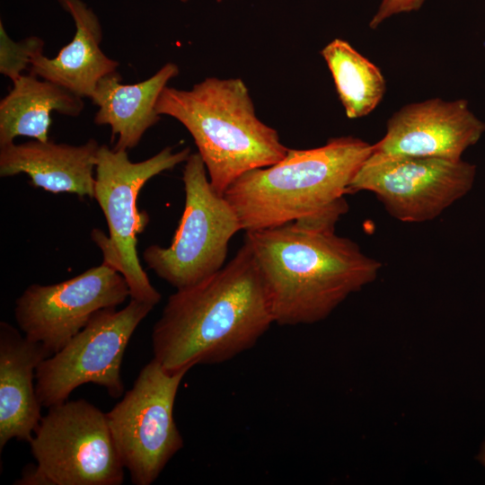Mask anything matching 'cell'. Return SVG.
<instances>
[{"mask_svg": "<svg viewBox=\"0 0 485 485\" xmlns=\"http://www.w3.org/2000/svg\"><path fill=\"white\" fill-rule=\"evenodd\" d=\"M248 242L205 279L172 294L152 332L154 358L168 372L219 364L252 348L274 323Z\"/></svg>", "mask_w": 485, "mask_h": 485, "instance_id": "1", "label": "cell"}, {"mask_svg": "<svg viewBox=\"0 0 485 485\" xmlns=\"http://www.w3.org/2000/svg\"><path fill=\"white\" fill-rule=\"evenodd\" d=\"M275 323L311 324L373 282L382 264L335 230L288 223L246 232Z\"/></svg>", "mask_w": 485, "mask_h": 485, "instance_id": "2", "label": "cell"}, {"mask_svg": "<svg viewBox=\"0 0 485 485\" xmlns=\"http://www.w3.org/2000/svg\"><path fill=\"white\" fill-rule=\"evenodd\" d=\"M372 151L373 145L351 136L315 148H288L279 162L240 176L224 197L245 232L313 216L344 199Z\"/></svg>", "mask_w": 485, "mask_h": 485, "instance_id": "3", "label": "cell"}, {"mask_svg": "<svg viewBox=\"0 0 485 485\" xmlns=\"http://www.w3.org/2000/svg\"><path fill=\"white\" fill-rule=\"evenodd\" d=\"M155 109L187 128L213 189L222 196L240 176L279 162L288 150L277 130L256 116L240 78L207 77L190 90L167 85Z\"/></svg>", "mask_w": 485, "mask_h": 485, "instance_id": "4", "label": "cell"}, {"mask_svg": "<svg viewBox=\"0 0 485 485\" xmlns=\"http://www.w3.org/2000/svg\"><path fill=\"white\" fill-rule=\"evenodd\" d=\"M190 154L189 147L173 152L166 146L148 159L131 162L125 150L101 145L98 151L94 198L107 221L109 236L94 230L93 239L103 253V261L125 278L130 297L154 306L161 294L151 284L137 251V236L145 230L149 216L137 209V199L150 179L185 163Z\"/></svg>", "mask_w": 485, "mask_h": 485, "instance_id": "5", "label": "cell"}, {"mask_svg": "<svg viewBox=\"0 0 485 485\" xmlns=\"http://www.w3.org/2000/svg\"><path fill=\"white\" fill-rule=\"evenodd\" d=\"M37 464L18 485H120L124 465L106 413L89 401H66L48 408L30 442Z\"/></svg>", "mask_w": 485, "mask_h": 485, "instance_id": "6", "label": "cell"}, {"mask_svg": "<svg viewBox=\"0 0 485 485\" xmlns=\"http://www.w3.org/2000/svg\"><path fill=\"white\" fill-rule=\"evenodd\" d=\"M182 181L184 210L170 246L152 244L143 251L148 268L176 289L222 269L231 238L242 230L234 207L213 189L198 153L186 160Z\"/></svg>", "mask_w": 485, "mask_h": 485, "instance_id": "7", "label": "cell"}, {"mask_svg": "<svg viewBox=\"0 0 485 485\" xmlns=\"http://www.w3.org/2000/svg\"><path fill=\"white\" fill-rule=\"evenodd\" d=\"M189 369L166 371L153 358L106 417L132 483L150 485L184 445L173 419L179 386Z\"/></svg>", "mask_w": 485, "mask_h": 485, "instance_id": "8", "label": "cell"}, {"mask_svg": "<svg viewBox=\"0 0 485 485\" xmlns=\"http://www.w3.org/2000/svg\"><path fill=\"white\" fill-rule=\"evenodd\" d=\"M154 306L132 299L122 309L103 308L59 351L36 370V393L43 407L65 402L84 384L105 388L112 398L124 392L121 363L128 341Z\"/></svg>", "mask_w": 485, "mask_h": 485, "instance_id": "9", "label": "cell"}, {"mask_svg": "<svg viewBox=\"0 0 485 485\" xmlns=\"http://www.w3.org/2000/svg\"><path fill=\"white\" fill-rule=\"evenodd\" d=\"M476 167L468 162L373 152L354 176L348 193H374L401 222L438 216L472 188Z\"/></svg>", "mask_w": 485, "mask_h": 485, "instance_id": "10", "label": "cell"}, {"mask_svg": "<svg viewBox=\"0 0 485 485\" xmlns=\"http://www.w3.org/2000/svg\"><path fill=\"white\" fill-rule=\"evenodd\" d=\"M130 296L125 278L103 261L52 285H30L15 302L16 322L50 355L59 351L97 311L117 307Z\"/></svg>", "mask_w": 485, "mask_h": 485, "instance_id": "11", "label": "cell"}, {"mask_svg": "<svg viewBox=\"0 0 485 485\" xmlns=\"http://www.w3.org/2000/svg\"><path fill=\"white\" fill-rule=\"evenodd\" d=\"M484 131L485 123L471 111L466 100L432 98L395 111L384 136L373 145V152L460 160Z\"/></svg>", "mask_w": 485, "mask_h": 485, "instance_id": "12", "label": "cell"}, {"mask_svg": "<svg viewBox=\"0 0 485 485\" xmlns=\"http://www.w3.org/2000/svg\"><path fill=\"white\" fill-rule=\"evenodd\" d=\"M98 141L74 146L33 139L0 146V176L26 173L34 187L51 193H73L94 198Z\"/></svg>", "mask_w": 485, "mask_h": 485, "instance_id": "13", "label": "cell"}, {"mask_svg": "<svg viewBox=\"0 0 485 485\" xmlns=\"http://www.w3.org/2000/svg\"><path fill=\"white\" fill-rule=\"evenodd\" d=\"M51 355L39 342L0 322V449L12 439L31 442L41 404L33 384L39 365Z\"/></svg>", "mask_w": 485, "mask_h": 485, "instance_id": "14", "label": "cell"}, {"mask_svg": "<svg viewBox=\"0 0 485 485\" xmlns=\"http://www.w3.org/2000/svg\"><path fill=\"white\" fill-rule=\"evenodd\" d=\"M75 26L72 40L56 57L34 58L29 73L55 83L73 93L90 98L98 82L118 71L119 63L101 48L102 29L92 8L82 0H57Z\"/></svg>", "mask_w": 485, "mask_h": 485, "instance_id": "15", "label": "cell"}, {"mask_svg": "<svg viewBox=\"0 0 485 485\" xmlns=\"http://www.w3.org/2000/svg\"><path fill=\"white\" fill-rule=\"evenodd\" d=\"M179 75L172 62L164 64L149 78L132 84H122V76L112 72L97 84L90 99L98 107L94 123L109 126L116 150L135 148L145 133L159 120L156 103L170 80Z\"/></svg>", "mask_w": 485, "mask_h": 485, "instance_id": "16", "label": "cell"}, {"mask_svg": "<svg viewBox=\"0 0 485 485\" xmlns=\"http://www.w3.org/2000/svg\"><path fill=\"white\" fill-rule=\"evenodd\" d=\"M84 109V98L33 74L22 75L0 101V146L18 137L48 141L51 112L77 117Z\"/></svg>", "mask_w": 485, "mask_h": 485, "instance_id": "17", "label": "cell"}, {"mask_svg": "<svg viewBox=\"0 0 485 485\" xmlns=\"http://www.w3.org/2000/svg\"><path fill=\"white\" fill-rule=\"evenodd\" d=\"M349 119L371 113L382 101L386 82L381 69L348 41L334 39L321 51Z\"/></svg>", "mask_w": 485, "mask_h": 485, "instance_id": "18", "label": "cell"}, {"mask_svg": "<svg viewBox=\"0 0 485 485\" xmlns=\"http://www.w3.org/2000/svg\"><path fill=\"white\" fill-rule=\"evenodd\" d=\"M42 39L31 36L14 41L0 22V73L12 82L17 81L25 70H30L34 58L43 54Z\"/></svg>", "mask_w": 485, "mask_h": 485, "instance_id": "19", "label": "cell"}, {"mask_svg": "<svg viewBox=\"0 0 485 485\" xmlns=\"http://www.w3.org/2000/svg\"><path fill=\"white\" fill-rule=\"evenodd\" d=\"M425 2L426 0H381L369 26L371 29H376L393 15L418 11Z\"/></svg>", "mask_w": 485, "mask_h": 485, "instance_id": "20", "label": "cell"}, {"mask_svg": "<svg viewBox=\"0 0 485 485\" xmlns=\"http://www.w3.org/2000/svg\"><path fill=\"white\" fill-rule=\"evenodd\" d=\"M479 460L480 462L485 466V443L479 454Z\"/></svg>", "mask_w": 485, "mask_h": 485, "instance_id": "21", "label": "cell"}, {"mask_svg": "<svg viewBox=\"0 0 485 485\" xmlns=\"http://www.w3.org/2000/svg\"><path fill=\"white\" fill-rule=\"evenodd\" d=\"M181 2H183V3H186L188 2L189 0H180Z\"/></svg>", "mask_w": 485, "mask_h": 485, "instance_id": "22", "label": "cell"}]
</instances>
